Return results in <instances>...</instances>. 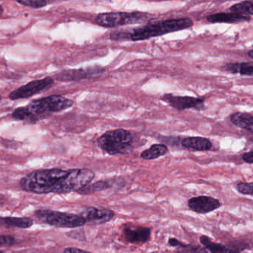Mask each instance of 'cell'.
Wrapping results in <instances>:
<instances>
[{"instance_id": "6da1fadb", "label": "cell", "mask_w": 253, "mask_h": 253, "mask_svg": "<svg viewBox=\"0 0 253 253\" xmlns=\"http://www.w3.org/2000/svg\"><path fill=\"white\" fill-rule=\"evenodd\" d=\"M193 22L189 17L165 19L151 22L146 25L132 29H123L112 31L110 38L114 41H141L153 37H160L169 33L191 28Z\"/></svg>"}, {"instance_id": "7a4b0ae2", "label": "cell", "mask_w": 253, "mask_h": 253, "mask_svg": "<svg viewBox=\"0 0 253 253\" xmlns=\"http://www.w3.org/2000/svg\"><path fill=\"white\" fill-rule=\"evenodd\" d=\"M68 170L61 169H39L27 174L19 181L23 191L34 194H56L61 181Z\"/></svg>"}, {"instance_id": "3957f363", "label": "cell", "mask_w": 253, "mask_h": 253, "mask_svg": "<svg viewBox=\"0 0 253 253\" xmlns=\"http://www.w3.org/2000/svg\"><path fill=\"white\" fill-rule=\"evenodd\" d=\"M132 133L126 129L108 131L97 139V145L101 150L111 155L126 154L132 149Z\"/></svg>"}, {"instance_id": "277c9868", "label": "cell", "mask_w": 253, "mask_h": 253, "mask_svg": "<svg viewBox=\"0 0 253 253\" xmlns=\"http://www.w3.org/2000/svg\"><path fill=\"white\" fill-rule=\"evenodd\" d=\"M34 215L40 222L56 228H79L86 224L84 218L79 214L40 209L34 211Z\"/></svg>"}, {"instance_id": "5b68a950", "label": "cell", "mask_w": 253, "mask_h": 253, "mask_svg": "<svg viewBox=\"0 0 253 253\" xmlns=\"http://www.w3.org/2000/svg\"><path fill=\"white\" fill-rule=\"evenodd\" d=\"M74 105V101L62 95H53L45 98L34 100L27 107L37 116V118L46 117L52 113L60 112L71 108Z\"/></svg>"}, {"instance_id": "8992f818", "label": "cell", "mask_w": 253, "mask_h": 253, "mask_svg": "<svg viewBox=\"0 0 253 253\" xmlns=\"http://www.w3.org/2000/svg\"><path fill=\"white\" fill-rule=\"evenodd\" d=\"M150 14L141 12H110L96 16V25L104 28H117L130 24L141 23L149 19Z\"/></svg>"}, {"instance_id": "52a82bcc", "label": "cell", "mask_w": 253, "mask_h": 253, "mask_svg": "<svg viewBox=\"0 0 253 253\" xmlns=\"http://www.w3.org/2000/svg\"><path fill=\"white\" fill-rule=\"evenodd\" d=\"M53 84H54V80L49 77H44L40 80H33L10 92L9 95V99L11 101L26 99L45 89H49Z\"/></svg>"}, {"instance_id": "ba28073f", "label": "cell", "mask_w": 253, "mask_h": 253, "mask_svg": "<svg viewBox=\"0 0 253 253\" xmlns=\"http://www.w3.org/2000/svg\"><path fill=\"white\" fill-rule=\"evenodd\" d=\"M161 99L178 111L190 109V108L201 111L205 108V100L203 98L176 96L172 94H166Z\"/></svg>"}, {"instance_id": "9c48e42d", "label": "cell", "mask_w": 253, "mask_h": 253, "mask_svg": "<svg viewBox=\"0 0 253 253\" xmlns=\"http://www.w3.org/2000/svg\"><path fill=\"white\" fill-rule=\"evenodd\" d=\"M104 72L105 68L96 65L80 69L65 70L56 74L55 79L61 82L80 81L83 79L98 77Z\"/></svg>"}, {"instance_id": "30bf717a", "label": "cell", "mask_w": 253, "mask_h": 253, "mask_svg": "<svg viewBox=\"0 0 253 253\" xmlns=\"http://www.w3.org/2000/svg\"><path fill=\"white\" fill-rule=\"evenodd\" d=\"M79 215L84 218L86 224L88 223L92 225H101L114 219L115 212L102 206H85L80 211Z\"/></svg>"}, {"instance_id": "8fae6325", "label": "cell", "mask_w": 253, "mask_h": 253, "mask_svg": "<svg viewBox=\"0 0 253 253\" xmlns=\"http://www.w3.org/2000/svg\"><path fill=\"white\" fill-rule=\"evenodd\" d=\"M189 209L198 214H207L221 207L219 200L211 196H197L191 198L187 202Z\"/></svg>"}, {"instance_id": "7c38bea8", "label": "cell", "mask_w": 253, "mask_h": 253, "mask_svg": "<svg viewBox=\"0 0 253 253\" xmlns=\"http://www.w3.org/2000/svg\"><path fill=\"white\" fill-rule=\"evenodd\" d=\"M152 230L148 227L133 224H126L123 234L126 242L130 244H144L150 240Z\"/></svg>"}, {"instance_id": "4fadbf2b", "label": "cell", "mask_w": 253, "mask_h": 253, "mask_svg": "<svg viewBox=\"0 0 253 253\" xmlns=\"http://www.w3.org/2000/svg\"><path fill=\"white\" fill-rule=\"evenodd\" d=\"M125 181L122 178H114L111 179L105 180V181H99L97 182L90 184L86 186L84 188L77 192V193L81 195V196H86V195L93 194L99 192L105 191V190H109L114 187H124Z\"/></svg>"}, {"instance_id": "5bb4252c", "label": "cell", "mask_w": 253, "mask_h": 253, "mask_svg": "<svg viewBox=\"0 0 253 253\" xmlns=\"http://www.w3.org/2000/svg\"><path fill=\"white\" fill-rule=\"evenodd\" d=\"M207 20L211 23H231L236 24L240 22H250L251 17L250 16L234 13V12H220L213 13L207 16Z\"/></svg>"}, {"instance_id": "9a60e30c", "label": "cell", "mask_w": 253, "mask_h": 253, "mask_svg": "<svg viewBox=\"0 0 253 253\" xmlns=\"http://www.w3.org/2000/svg\"><path fill=\"white\" fill-rule=\"evenodd\" d=\"M200 242L211 253H240L242 250L239 247L228 246L212 242V239L206 236H201Z\"/></svg>"}, {"instance_id": "2e32d148", "label": "cell", "mask_w": 253, "mask_h": 253, "mask_svg": "<svg viewBox=\"0 0 253 253\" xmlns=\"http://www.w3.org/2000/svg\"><path fill=\"white\" fill-rule=\"evenodd\" d=\"M181 146L184 148L195 151H209L212 150V144L208 138L202 137H190L181 141Z\"/></svg>"}, {"instance_id": "e0dca14e", "label": "cell", "mask_w": 253, "mask_h": 253, "mask_svg": "<svg viewBox=\"0 0 253 253\" xmlns=\"http://www.w3.org/2000/svg\"><path fill=\"white\" fill-rule=\"evenodd\" d=\"M34 219L29 217L0 216V226L7 228H31L34 225Z\"/></svg>"}, {"instance_id": "ac0fdd59", "label": "cell", "mask_w": 253, "mask_h": 253, "mask_svg": "<svg viewBox=\"0 0 253 253\" xmlns=\"http://www.w3.org/2000/svg\"><path fill=\"white\" fill-rule=\"evenodd\" d=\"M230 121L241 129L253 134V115L249 113L237 112L230 116Z\"/></svg>"}, {"instance_id": "d6986e66", "label": "cell", "mask_w": 253, "mask_h": 253, "mask_svg": "<svg viewBox=\"0 0 253 253\" xmlns=\"http://www.w3.org/2000/svg\"><path fill=\"white\" fill-rule=\"evenodd\" d=\"M224 69L231 74L253 77V62H231L226 64Z\"/></svg>"}, {"instance_id": "ffe728a7", "label": "cell", "mask_w": 253, "mask_h": 253, "mask_svg": "<svg viewBox=\"0 0 253 253\" xmlns=\"http://www.w3.org/2000/svg\"><path fill=\"white\" fill-rule=\"evenodd\" d=\"M168 152V148L165 144H154L150 148L141 152V157L144 160H151L165 155Z\"/></svg>"}, {"instance_id": "44dd1931", "label": "cell", "mask_w": 253, "mask_h": 253, "mask_svg": "<svg viewBox=\"0 0 253 253\" xmlns=\"http://www.w3.org/2000/svg\"><path fill=\"white\" fill-rule=\"evenodd\" d=\"M12 117L16 120L28 123H36L39 120L37 116L34 115L27 106L16 108L12 113Z\"/></svg>"}, {"instance_id": "7402d4cb", "label": "cell", "mask_w": 253, "mask_h": 253, "mask_svg": "<svg viewBox=\"0 0 253 253\" xmlns=\"http://www.w3.org/2000/svg\"><path fill=\"white\" fill-rule=\"evenodd\" d=\"M230 10L234 13H240L245 16H250V15L253 16V1L247 0V1L236 3L230 7Z\"/></svg>"}, {"instance_id": "603a6c76", "label": "cell", "mask_w": 253, "mask_h": 253, "mask_svg": "<svg viewBox=\"0 0 253 253\" xmlns=\"http://www.w3.org/2000/svg\"><path fill=\"white\" fill-rule=\"evenodd\" d=\"M176 253H209L206 248L199 245H186L183 244L177 248Z\"/></svg>"}, {"instance_id": "cb8c5ba5", "label": "cell", "mask_w": 253, "mask_h": 253, "mask_svg": "<svg viewBox=\"0 0 253 253\" xmlns=\"http://www.w3.org/2000/svg\"><path fill=\"white\" fill-rule=\"evenodd\" d=\"M236 190L240 194L253 196V182H239L236 185Z\"/></svg>"}, {"instance_id": "d4e9b609", "label": "cell", "mask_w": 253, "mask_h": 253, "mask_svg": "<svg viewBox=\"0 0 253 253\" xmlns=\"http://www.w3.org/2000/svg\"><path fill=\"white\" fill-rule=\"evenodd\" d=\"M17 3L22 5L35 9L44 7L47 4V1L44 0H22V1H17Z\"/></svg>"}, {"instance_id": "484cf974", "label": "cell", "mask_w": 253, "mask_h": 253, "mask_svg": "<svg viewBox=\"0 0 253 253\" xmlns=\"http://www.w3.org/2000/svg\"><path fill=\"white\" fill-rule=\"evenodd\" d=\"M16 244V239L13 236L0 234V246L10 248V247L13 246Z\"/></svg>"}, {"instance_id": "4316f807", "label": "cell", "mask_w": 253, "mask_h": 253, "mask_svg": "<svg viewBox=\"0 0 253 253\" xmlns=\"http://www.w3.org/2000/svg\"><path fill=\"white\" fill-rule=\"evenodd\" d=\"M63 253H92L84 250L77 248H67L64 250Z\"/></svg>"}, {"instance_id": "83f0119b", "label": "cell", "mask_w": 253, "mask_h": 253, "mask_svg": "<svg viewBox=\"0 0 253 253\" xmlns=\"http://www.w3.org/2000/svg\"><path fill=\"white\" fill-rule=\"evenodd\" d=\"M183 244H184L183 242H181V241H178L175 238H169L168 239V245L170 247H172V248H178V247H181Z\"/></svg>"}, {"instance_id": "f1b7e54d", "label": "cell", "mask_w": 253, "mask_h": 253, "mask_svg": "<svg viewBox=\"0 0 253 253\" xmlns=\"http://www.w3.org/2000/svg\"><path fill=\"white\" fill-rule=\"evenodd\" d=\"M242 160L248 163H253V151L248 152L242 155Z\"/></svg>"}, {"instance_id": "f546056e", "label": "cell", "mask_w": 253, "mask_h": 253, "mask_svg": "<svg viewBox=\"0 0 253 253\" xmlns=\"http://www.w3.org/2000/svg\"><path fill=\"white\" fill-rule=\"evenodd\" d=\"M248 55L251 58V59H253V50H251L248 51Z\"/></svg>"}, {"instance_id": "4dcf8cb0", "label": "cell", "mask_w": 253, "mask_h": 253, "mask_svg": "<svg viewBox=\"0 0 253 253\" xmlns=\"http://www.w3.org/2000/svg\"><path fill=\"white\" fill-rule=\"evenodd\" d=\"M3 11H4V9H3L2 6L0 5V16L2 14Z\"/></svg>"}, {"instance_id": "1f68e13d", "label": "cell", "mask_w": 253, "mask_h": 253, "mask_svg": "<svg viewBox=\"0 0 253 253\" xmlns=\"http://www.w3.org/2000/svg\"><path fill=\"white\" fill-rule=\"evenodd\" d=\"M1 99H2V97H1V95H0V101H1Z\"/></svg>"}, {"instance_id": "d6a6232c", "label": "cell", "mask_w": 253, "mask_h": 253, "mask_svg": "<svg viewBox=\"0 0 253 253\" xmlns=\"http://www.w3.org/2000/svg\"><path fill=\"white\" fill-rule=\"evenodd\" d=\"M0 253H4V252L3 251H0Z\"/></svg>"}]
</instances>
